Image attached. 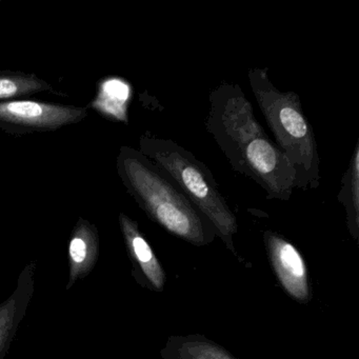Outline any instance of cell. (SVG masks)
Returning <instances> with one entry per match:
<instances>
[{
	"label": "cell",
	"instance_id": "obj_1",
	"mask_svg": "<svg viewBox=\"0 0 359 359\" xmlns=\"http://www.w3.org/2000/svg\"><path fill=\"white\" fill-rule=\"evenodd\" d=\"M121 170L140 208L170 234L196 247L209 245L217 236L210 220L142 152L126 149Z\"/></svg>",
	"mask_w": 359,
	"mask_h": 359
},
{
	"label": "cell",
	"instance_id": "obj_2",
	"mask_svg": "<svg viewBox=\"0 0 359 359\" xmlns=\"http://www.w3.org/2000/svg\"><path fill=\"white\" fill-rule=\"evenodd\" d=\"M252 92L276 146L289 157L296 171V188L313 190L320 184V158L312 126L295 92H283L269 77L268 69L249 71Z\"/></svg>",
	"mask_w": 359,
	"mask_h": 359
},
{
	"label": "cell",
	"instance_id": "obj_3",
	"mask_svg": "<svg viewBox=\"0 0 359 359\" xmlns=\"http://www.w3.org/2000/svg\"><path fill=\"white\" fill-rule=\"evenodd\" d=\"M142 153L210 220L216 235L237 255L233 241L238 231L236 216L220 193L209 168L173 140L146 136L142 140Z\"/></svg>",
	"mask_w": 359,
	"mask_h": 359
},
{
	"label": "cell",
	"instance_id": "obj_4",
	"mask_svg": "<svg viewBox=\"0 0 359 359\" xmlns=\"http://www.w3.org/2000/svg\"><path fill=\"white\" fill-rule=\"evenodd\" d=\"M209 100L205 129L213 136L233 170L239 172L248 144L266 133L254 115L253 106L237 83H222L211 92Z\"/></svg>",
	"mask_w": 359,
	"mask_h": 359
},
{
	"label": "cell",
	"instance_id": "obj_5",
	"mask_svg": "<svg viewBox=\"0 0 359 359\" xmlns=\"http://www.w3.org/2000/svg\"><path fill=\"white\" fill-rule=\"evenodd\" d=\"M239 173L259 184L268 199L290 201L296 188L293 163L266 134L248 144Z\"/></svg>",
	"mask_w": 359,
	"mask_h": 359
},
{
	"label": "cell",
	"instance_id": "obj_6",
	"mask_svg": "<svg viewBox=\"0 0 359 359\" xmlns=\"http://www.w3.org/2000/svg\"><path fill=\"white\" fill-rule=\"evenodd\" d=\"M264 243L281 287L296 302L308 304L312 292L308 268L302 254L293 243L273 231L264 233Z\"/></svg>",
	"mask_w": 359,
	"mask_h": 359
},
{
	"label": "cell",
	"instance_id": "obj_7",
	"mask_svg": "<svg viewBox=\"0 0 359 359\" xmlns=\"http://www.w3.org/2000/svg\"><path fill=\"white\" fill-rule=\"evenodd\" d=\"M85 116H87V112L83 109L74 107L31 100L0 104V121L37 129H56L77 123Z\"/></svg>",
	"mask_w": 359,
	"mask_h": 359
},
{
	"label": "cell",
	"instance_id": "obj_8",
	"mask_svg": "<svg viewBox=\"0 0 359 359\" xmlns=\"http://www.w3.org/2000/svg\"><path fill=\"white\" fill-rule=\"evenodd\" d=\"M119 222L128 251L134 264L138 266L142 276L148 283L149 287L157 292L163 291L167 280L165 270L152 248L140 232L137 222L125 214L119 215Z\"/></svg>",
	"mask_w": 359,
	"mask_h": 359
},
{
	"label": "cell",
	"instance_id": "obj_9",
	"mask_svg": "<svg viewBox=\"0 0 359 359\" xmlns=\"http://www.w3.org/2000/svg\"><path fill=\"white\" fill-rule=\"evenodd\" d=\"M163 359H237L203 335L172 336L161 351Z\"/></svg>",
	"mask_w": 359,
	"mask_h": 359
},
{
	"label": "cell",
	"instance_id": "obj_10",
	"mask_svg": "<svg viewBox=\"0 0 359 359\" xmlns=\"http://www.w3.org/2000/svg\"><path fill=\"white\" fill-rule=\"evenodd\" d=\"M338 201L346 211V226L351 236L359 239V142L355 144L348 169L341 178Z\"/></svg>",
	"mask_w": 359,
	"mask_h": 359
},
{
	"label": "cell",
	"instance_id": "obj_11",
	"mask_svg": "<svg viewBox=\"0 0 359 359\" xmlns=\"http://www.w3.org/2000/svg\"><path fill=\"white\" fill-rule=\"evenodd\" d=\"M131 95L129 83L117 77L102 81L92 107L110 118L127 121V106Z\"/></svg>",
	"mask_w": 359,
	"mask_h": 359
},
{
	"label": "cell",
	"instance_id": "obj_12",
	"mask_svg": "<svg viewBox=\"0 0 359 359\" xmlns=\"http://www.w3.org/2000/svg\"><path fill=\"white\" fill-rule=\"evenodd\" d=\"M46 89H49V86L34 75L0 74V100L29 95Z\"/></svg>",
	"mask_w": 359,
	"mask_h": 359
},
{
	"label": "cell",
	"instance_id": "obj_13",
	"mask_svg": "<svg viewBox=\"0 0 359 359\" xmlns=\"http://www.w3.org/2000/svg\"><path fill=\"white\" fill-rule=\"evenodd\" d=\"M95 251V235L87 222H81L79 226H76L69 248L72 266L83 268L88 262L93 260Z\"/></svg>",
	"mask_w": 359,
	"mask_h": 359
}]
</instances>
